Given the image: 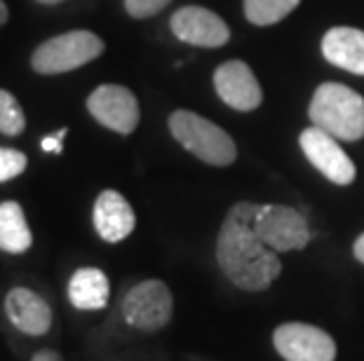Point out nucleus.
<instances>
[{
    "label": "nucleus",
    "mask_w": 364,
    "mask_h": 361,
    "mask_svg": "<svg viewBox=\"0 0 364 361\" xmlns=\"http://www.w3.org/2000/svg\"><path fill=\"white\" fill-rule=\"evenodd\" d=\"M259 209L261 204L237 202L226 213L216 240V260L223 274L242 291H266L282 272L277 251L266 247L254 228Z\"/></svg>",
    "instance_id": "nucleus-1"
},
{
    "label": "nucleus",
    "mask_w": 364,
    "mask_h": 361,
    "mask_svg": "<svg viewBox=\"0 0 364 361\" xmlns=\"http://www.w3.org/2000/svg\"><path fill=\"white\" fill-rule=\"evenodd\" d=\"M308 115L313 127L338 141H360L364 136V99L346 84H320L313 94Z\"/></svg>",
    "instance_id": "nucleus-2"
},
{
    "label": "nucleus",
    "mask_w": 364,
    "mask_h": 361,
    "mask_svg": "<svg viewBox=\"0 0 364 361\" xmlns=\"http://www.w3.org/2000/svg\"><path fill=\"white\" fill-rule=\"evenodd\" d=\"M169 132L191 155L212 167H228L235 162V141L219 125L193 111H174L169 115Z\"/></svg>",
    "instance_id": "nucleus-3"
},
{
    "label": "nucleus",
    "mask_w": 364,
    "mask_h": 361,
    "mask_svg": "<svg viewBox=\"0 0 364 361\" xmlns=\"http://www.w3.org/2000/svg\"><path fill=\"white\" fill-rule=\"evenodd\" d=\"M104 50V40L92 30H68L38 45L31 55V68L41 75L68 73L99 59Z\"/></svg>",
    "instance_id": "nucleus-4"
},
{
    "label": "nucleus",
    "mask_w": 364,
    "mask_h": 361,
    "mask_svg": "<svg viewBox=\"0 0 364 361\" xmlns=\"http://www.w3.org/2000/svg\"><path fill=\"white\" fill-rule=\"evenodd\" d=\"M172 291L160 279H146L136 284L122 298V317L132 328H139V331L146 333L165 328L172 319Z\"/></svg>",
    "instance_id": "nucleus-5"
},
{
    "label": "nucleus",
    "mask_w": 364,
    "mask_h": 361,
    "mask_svg": "<svg viewBox=\"0 0 364 361\" xmlns=\"http://www.w3.org/2000/svg\"><path fill=\"white\" fill-rule=\"evenodd\" d=\"M254 228H257L261 240L266 242V247L277 253L299 251L311 242V230H308L306 218L291 206L263 204L254 218Z\"/></svg>",
    "instance_id": "nucleus-6"
},
{
    "label": "nucleus",
    "mask_w": 364,
    "mask_h": 361,
    "mask_svg": "<svg viewBox=\"0 0 364 361\" xmlns=\"http://www.w3.org/2000/svg\"><path fill=\"white\" fill-rule=\"evenodd\" d=\"M273 345L284 361H334L336 343L322 328L289 321L275 328Z\"/></svg>",
    "instance_id": "nucleus-7"
},
{
    "label": "nucleus",
    "mask_w": 364,
    "mask_h": 361,
    "mask_svg": "<svg viewBox=\"0 0 364 361\" xmlns=\"http://www.w3.org/2000/svg\"><path fill=\"white\" fill-rule=\"evenodd\" d=\"M87 111L99 125L115 134L127 136L141 120L136 96L122 84H102L87 96Z\"/></svg>",
    "instance_id": "nucleus-8"
},
{
    "label": "nucleus",
    "mask_w": 364,
    "mask_h": 361,
    "mask_svg": "<svg viewBox=\"0 0 364 361\" xmlns=\"http://www.w3.org/2000/svg\"><path fill=\"white\" fill-rule=\"evenodd\" d=\"M299 143L304 155L308 157V162L322 176H327L331 183H336V186H350L355 181V174H358L355 162L346 155V150L338 145V139H334L331 134L322 132L317 127H311L301 134Z\"/></svg>",
    "instance_id": "nucleus-9"
},
{
    "label": "nucleus",
    "mask_w": 364,
    "mask_h": 361,
    "mask_svg": "<svg viewBox=\"0 0 364 361\" xmlns=\"http://www.w3.org/2000/svg\"><path fill=\"white\" fill-rule=\"evenodd\" d=\"M169 28L181 43L193 48H223L230 40V28L219 14L198 5H186L169 19Z\"/></svg>",
    "instance_id": "nucleus-10"
},
{
    "label": "nucleus",
    "mask_w": 364,
    "mask_h": 361,
    "mask_svg": "<svg viewBox=\"0 0 364 361\" xmlns=\"http://www.w3.org/2000/svg\"><path fill=\"white\" fill-rule=\"evenodd\" d=\"M214 87L221 101L235 111H254L263 101L261 84L245 61H226L214 71Z\"/></svg>",
    "instance_id": "nucleus-11"
},
{
    "label": "nucleus",
    "mask_w": 364,
    "mask_h": 361,
    "mask_svg": "<svg viewBox=\"0 0 364 361\" xmlns=\"http://www.w3.org/2000/svg\"><path fill=\"white\" fill-rule=\"evenodd\" d=\"M5 314L10 324L31 338H41L52 328V310L48 301L33 289L14 287L5 296Z\"/></svg>",
    "instance_id": "nucleus-12"
},
{
    "label": "nucleus",
    "mask_w": 364,
    "mask_h": 361,
    "mask_svg": "<svg viewBox=\"0 0 364 361\" xmlns=\"http://www.w3.org/2000/svg\"><path fill=\"white\" fill-rule=\"evenodd\" d=\"M92 221H95L97 235L108 244L122 242L125 237L132 235V230L136 226L134 209H132L129 202L118 190H104V193L97 197Z\"/></svg>",
    "instance_id": "nucleus-13"
},
{
    "label": "nucleus",
    "mask_w": 364,
    "mask_h": 361,
    "mask_svg": "<svg viewBox=\"0 0 364 361\" xmlns=\"http://www.w3.org/2000/svg\"><path fill=\"white\" fill-rule=\"evenodd\" d=\"M322 55L329 64L348 73L364 75V30L336 26L322 38Z\"/></svg>",
    "instance_id": "nucleus-14"
},
{
    "label": "nucleus",
    "mask_w": 364,
    "mask_h": 361,
    "mask_svg": "<svg viewBox=\"0 0 364 361\" xmlns=\"http://www.w3.org/2000/svg\"><path fill=\"white\" fill-rule=\"evenodd\" d=\"M111 296V284L99 267H80L68 282V301L78 310H104Z\"/></svg>",
    "instance_id": "nucleus-15"
},
{
    "label": "nucleus",
    "mask_w": 364,
    "mask_h": 361,
    "mask_svg": "<svg viewBox=\"0 0 364 361\" xmlns=\"http://www.w3.org/2000/svg\"><path fill=\"white\" fill-rule=\"evenodd\" d=\"M33 244V235L26 223L24 209L19 202H7L0 204V251L5 253H26Z\"/></svg>",
    "instance_id": "nucleus-16"
},
{
    "label": "nucleus",
    "mask_w": 364,
    "mask_h": 361,
    "mask_svg": "<svg viewBox=\"0 0 364 361\" xmlns=\"http://www.w3.org/2000/svg\"><path fill=\"white\" fill-rule=\"evenodd\" d=\"M299 3L301 0H245V17L257 26H270L296 10Z\"/></svg>",
    "instance_id": "nucleus-17"
},
{
    "label": "nucleus",
    "mask_w": 364,
    "mask_h": 361,
    "mask_svg": "<svg viewBox=\"0 0 364 361\" xmlns=\"http://www.w3.org/2000/svg\"><path fill=\"white\" fill-rule=\"evenodd\" d=\"M26 129V115L17 96L7 89H0V134L19 136Z\"/></svg>",
    "instance_id": "nucleus-18"
},
{
    "label": "nucleus",
    "mask_w": 364,
    "mask_h": 361,
    "mask_svg": "<svg viewBox=\"0 0 364 361\" xmlns=\"http://www.w3.org/2000/svg\"><path fill=\"white\" fill-rule=\"evenodd\" d=\"M28 157L21 150L14 148H0V183L17 179L26 172Z\"/></svg>",
    "instance_id": "nucleus-19"
},
{
    "label": "nucleus",
    "mask_w": 364,
    "mask_h": 361,
    "mask_svg": "<svg viewBox=\"0 0 364 361\" xmlns=\"http://www.w3.org/2000/svg\"><path fill=\"white\" fill-rule=\"evenodd\" d=\"M172 0H125V12L134 19H149L162 12Z\"/></svg>",
    "instance_id": "nucleus-20"
},
{
    "label": "nucleus",
    "mask_w": 364,
    "mask_h": 361,
    "mask_svg": "<svg viewBox=\"0 0 364 361\" xmlns=\"http://www.w3.org/2000/svg\"><path fill=\"white\" fill-rule=\"evenodd\" d=\"M68 134V129H59L57 134L52 136H45V139L41 141V148L45 152H61V141H64V136Z\"/></svg>",
    "instance_id": "nucleus-21"
},
{
    "label": "nucleus",
    "mask_w": 364,
    "mask_h": 361,
    "mask_svg": "<svg viewBox=\"0 0 364 361\" xmlns=\"http://www.w3.org/2000/svg\"><path fill=\"white\" fill-rule=\"evenodd\" d=\"M31 361H64V359H61L59 352H54V350H41V352H36Z\"/></svg>",
    "instance_id": "nucleus-22"
},
{
    "label": "nucleus",
    "mask_w": 364,
    "mask_h": 361,
    "mask_svg": "<svg viewBox=\"0 0 364 361\" xmlns=\"http://www.w3.org/2000/svg\"><path fill=\"white\" fill-rule=\"evenodd\" d=\"M353 251H355V258H358L360 263H364V235L358 237V242H355Z\"/></svg>",
    "instance_id": "nucleus-23"
},
{
    "label": "nucleus",
    "mask_w": 364,
    "mask_h": 361,
    "mask_svg": "<svg viewBox=\"0 0 364 361\" xmlns=\"http://www.w3.org/2000/svg\"><path fill=\"white\" fill-rule=\"evenodd\" d=\"M7 19H10V10H7L5 0H0V26H5Z\"/></svg>",
    "instance_id": "nucleus-24"
},
{
    "label": "nucleus",
    "mask_w": 364,
    "mask_h": 361,
    "mask_svg": "<svg viewBox=\"0 0 364 361\" xmlns=\"http://www.w3.org/2000/svg\"><path fill=\"white\" fill-rule=\"evenodd\" d=\"M41 5H59V3H64V0H38Z\"/></svg>",
    "instance_id": "nucleus-25"
}]
</instances>
